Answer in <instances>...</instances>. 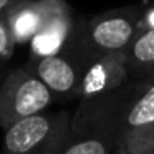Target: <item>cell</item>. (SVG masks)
Returning <instances> with one entry per match:
<instances>
[{
  "label": "cell",
  "mask_w": 154,
  "mask_h": 154,
  "mask_svg": "<svg viewBox=\"0 0 154 154\" xmlns=\"http://www.w3.org/2000/svg\"><path fill=\"white\" fill-rule=\"evenodd\" d=\"M141 28L143 18L139 7L106 10L85 22H75L73 32L61 51L86 68L88 63L100 57L126 51Z\"/></svg>",
  "instance_id": "obj_1"
},
{
  "label": "cell",
  "mask_w": 154,
  "mask_h": 154,
  "mask_svg": "<svg viewBox=\"0 0 154 154\" xmlns=\"http://www.w3.org/2000/svg\"><path fill=\"white\" fill-rule=\"evenodd\" d=\"M119 147L129 154L154 152V78H149L128 113Z\"/></svg>",
  "instance_id": "obj_6"
},
{
  "label": "cell",
  "mask_w": 154,
  "mask_h": 154,
  "mask_svg": "<svg viewBox=\"0 0 154 154\" xmlns=\"http://www.w3.org/2000/svg\"><path fill=\"white\" fill-rule=\"evenodd\" d=\"M124 55L131 80L154 78V27L141 28Z\"/></svg>",
  "instance_id": "obj_10"
},
{
  "label": "cell",
  "mask_w": 154,
  "mask_h": 154,
  "mask_svg": "<svg viewBox=\"0 0 154 154\" xmlns=\"http://www.w3.org/2000/svg\"><path fill=\"white\" fill-rule=\"evenodd\" d=\"M114 149V143L103 136L70 131L58 154H113Z\"/></svg>",
  "instance_id": "obj_11"
},
{
  "label": "cell",
  "mask_w": 154,
  "mask_h": 154,
  "mask_svg": "<svg viewBox=\"0 0 154 154\" xmlns=\"http://www.w3.org/2000/svg\"><path fill=\"white\" fill-rule=\"evenodd\" d=\"M55 101L51 91L28 66L7 73L0 85V128L40 114Z\"/></svg>",
  "instance_id": "obj_4"
},
{
  "label": "cell",
  "mask_w": 154,
  "mask_h": 154,
  "mask_svg": "<svg viewBox=\"0 0 154 154\" xmlns=\"http://www.w3.org/2000/svg\"><path fill=\"white\" fill-rule=\"evenodd\" d=\"M147 81L149 80H129L113 91L80 100L76 111L71 114L70 131L98 134L119 147L126 116Z\"/></svg>",
  "instance_id": "obj_2"
},
{
  "label": "cell",
  "mask_w": 154,
  "mask_h": 154,
  "mask_svg": "<svg viewBox=\"0 0 154 154\" xmlns=\"http://www.w3.org/2000/svg\"><path fill=\"white\" fill-rule=\"evenodd\" d=\"M15 47V38L12 35V30L7 23V18L4 14H0V65L5 63L12 57Z\"/></svg>",
  "instance_id": "obj_12"
},
{
  "label": "cell",
  "mask_w": 154,
  "mask_h": 154,
  "mask_svg": "<svg viewBox=\"0 0 154 154\" xmlns=\"http://www.w3.org/2000/svg\"><path fill=\"white\" fill-rule=\"evenodd\" d=\"M113 154H129V152H128V151L124 149V147H116ZM147 154H154V152H147Z\"/></svg>",
  "instance_id": "obj_14"
},
{
  "label": "cell",
  "mask_w": 154,
  "mask_h": 154,
  "mask_svg": "<svg viewBox=\"0 0 154 154\" xmlns=\"http://www.w3.org/2000/svg\"><path fill=\"white\" fill-rule=\"evenodd\" d=\"M0 85H2V83H0Z\"/></svg>",
  "instance_id": "obj_15"
},
{
  "label": "cell",
  "mask_w": 154,
  "mask_h": 154,
  "mask_svg": "<svg viewBox=\"0 0 154 154\" xmlns=\"http://www.w3.org/2000/svg\"><path fill=\"white\" fill-rule=\"evenodd\" d=\"M51 91L53 98H78L85 66L66 53L32 57L27 65Z\"/></svg>",
  "instance_id": "obj_5"
},
{
  "label": "cell",
  "mask_w": 154,
  "mask_h": 154,
  "mask_svg": "<svg viewBox=\"0 0 154 154\" xmlns=\"http://www.w3.org/2000/svg\"><path fill=\"white\" fill-rule=\"evenodd\" d=\"M20 2H25V0H0V14L7 12L8 8H12L14 5L20 4Z\"/></svg>",
  "instance_id": "obj_13"
},
{
  "label": "cell",
  "mask_w": 154,
  "mask_h": 154,
  "mask_svg": "<svg viewBox=\"0 0 154 154\" xmlns=\"http://www.w3.org/2000/svg\"><path fill=\"white\" fill-rule=\"evenodd\" d=\"M55 0H25L4 12L15 43H30L40 32Z\"/></svg>",
  "instance_id": "obj_9"
},
{
  "label": "cell",
  "mask_w": 154,
  "mask_h": 154,
  "mask_svg": "<svg viewBox=\"0 0 154 154\" xmlns=\"http://www.w3.org/2000/svg\"><path fill=\"white\" fill-rule=\"evenodd\" d=\"M124 51L100 57L86 65L85 75L78 90V100L104 94L129 81Z\"/></svg>",
  "instance_id": "obj_7"
},
{
  "label": "cell",
  "mask_w": 154,
  "mask_h": 154,
  "mask_svg": "<svg viewBox=\"0 0 154 154\" xmlns=\"http://www.w3.org/2000/svg\"><path fill=\"white\" fill-rule=\"evenodd\" d=\"M75 27L71 8L65 0H55L53 7L35 38L30 42L32 57L57 55L65 48Z\"/></svg>",
  "instance_id": "obj_8"
},
{
  "label": "cell",
  "mask_w": 154,
  "mask_h": 154,
  "mask_svg": "<svg viewBox=\"0 0 154 154\" xmlns=\"http://www.w3.org/2000/svg\"><path fill=\"white\" fill-rule=\"evenodd\" d=\"M71 129L66 111L40 113L5 129L0 154H58Z\"/></svg>",
  "instance_id": "obj_3"
}]
</instances>
